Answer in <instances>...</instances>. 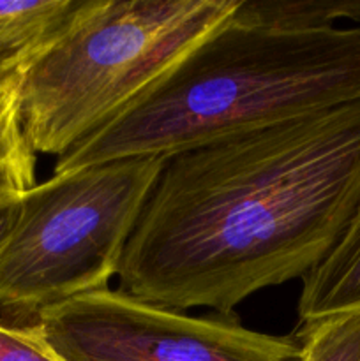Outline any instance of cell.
<instances>
[{
  "label": "cell",
  "mask_w": 360,
  "mask_h": 361,
  "mask_svg": "<svg viewBox=\"0 0 360 361\" xmlns=\"http://www.w3.org/2000/svg\"><path fill=\"white\" fill-rule=\"evenodd\" d=\"M64 361H299L295 337L260 334L233 316H187L104 288L44 310L30 324Z\"/></svg>",
  "instance_id": "obj_5"
},
{
  "label": "cell",
  "mask_w": 360,
  "mask_h": 361,
  "mask_svg": "<svg viewBox=\"0 0 360 361\" xmlns=\"http://www.w3.org/2000/svg\"><path fill=\"white\" fill-rule=\"evenodd\" d=\"M83 0L0 2V78L20 71L66 27Z\"/></svg>",
  "instance_id": "obj_7"
},
{
  "label": "cell",
  "mask_w": 360,
  "mask_h": 361,
  "mask_svg": "<svg viewBox=\"0 0 360 361\" xmlns=\"http://www.w3.org/2000/svg\"><path fill=\"white\" fill-rule=\"evenodd\" d=\"M20 200L21 196L14 197V200L0 201V250H2L4 243H6L11 229H13L14 221H16L18 208H20Z\"/></svg>",
  "instance_id": "obj_12"
},
{
  "label": "cell",
  "mask_w": 360,
  "mask_h": 361,
  "mask_svg": "<svg viewBox=\"0 0 360 361\" xmlns=\"http://www.w3.org/2000/svg\"><path fill=\"white\" fill-rule=\"evenodd\" d=\"M35 185V154L21 130L16 80L0 78V201L14 200Z\"/></svg>",
  "instance_id": "obj_9"
},
{
  "label": "cell",
  "mask_w": 360,
  "mask_h": 361,
  "mask_svg": "<svg viewBox=\"0 0 360 361\" xmlns=\"http://www.w3.org/2000/svg\"><path fill=\"white\" fill-rule=\"evenodd\" d=\"M360 201V101L164 159L116 279L133 298L233 316L323 261Z\"/></svg>",
  "instance_id": "obj_1"
},
{
  "label": "cell",
  "mask_w": 360,
  "mask_h": 361,
  "mask_svg": "<svg viewBox=\"0 0 360 361\" xmlns=\"http://www.w3.org/2000/svg\"><path fill=\"white\" fill-rule=\"evenodd\" d=\"M299 361H360V312L299 326Z\"/></svg>",
  "instance_id": "obj_10"
},
{
  "label": "cell",
  "mask_w": 360,
  "mask_h": 361,
  "mask_svg": "<svg viewBox=\"0 0 360 361\" xmlns=\"http://www.w3.org/2000/svg\"><path fill=\"white\" fill-rule=\"evenodd\" d=\"M240 0H83L16 76L21 130L56 159L108 126L232 18Z\"/></svg>",
  "instance_id": "obj_3"
},
{
  "label": "cell",
  "mask_w": 360,
  "mask_h": 361,
  "mask_svg": "<svg viewBox=\"0 0 360 361\" xmlns=\"http://www.w3.org/2000/svg\"><path fill=\"white\" fill-rule=\"evenodd\" d=\"M355 101L360 25L279 28L229 18L113 122L56 159L53 173L166 159Z\"/></svg>",
  "instance_id": "obj_2"
},
{
  "label": "cell",
  "mask_w": 360,
  "mask_h": 361,
  "mask_svg": "<svg viewBox=\"0 0 360 361\" xmlns=\"http://www.w3.org/2000/svg\"><path fill=\"white\" fill-rule=\"evenodd\" d=\"M0 361H64L32 326L0 321Z\"/></svg>",
  "instance_id": "obj_11"
},
{
  "label": "cell",
  "mask_w": 360,
  "mask_h": 361,
  "mask_svg": "<svg viewBox=\"0 0 360 361\" xmlns=\"http://www.w3.org/2000/svg\"><path fill=\"white\" fill-rule=\"evenodd\" d=\"M299 326L360 312V201L330 252L302 279Z\"/></svg>",
  "instance_id": "obj_6"
},
{
  "label": "cell",
  "mask_w": 360,
  "mask_h": 361,
  "mask_svg": "<svg viewBox=\"0 0 360 361\" xmlns=\"http://www.w3.org/2000/svg\"><path fill=\"white\" fill-rule=\"evenodd\" d=\"M162 166L119 159L30 187L0 250L4 323L30 326L52 307L109 288Z\"/></svg>",
  "instance_id": "obj_4"
},
{
  "label": "cell",
  "mask_w": 360,
  "mask_h": 361,
  "mask_svg": "<svg viewBox=\"0 0 360 361\" xmlns=\"http://www.w3.org/2000/svg\"><path fill=\"white\" fill-rule=\"evenodd\" d=\"M233 20L279 28H330L360 23V0H240Z\"/></svg>",
  "instance_id": "obj_8"
}]
</instances>
